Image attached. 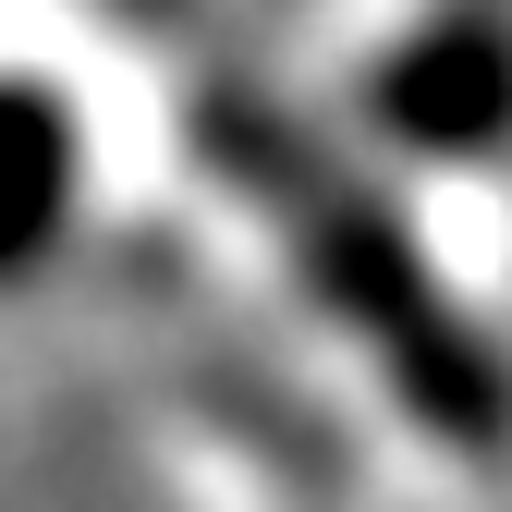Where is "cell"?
<instances>
[{"mask_svg": "<svg viewBox=\"0 0 512 512\" xmlns=\"http://www.w3.org/2000/svg\"><path fill=\"white\" fill-rule=\"evenodd\" d=\"M208 159L281 220L305 293L378 354V378L415 403V427H439L452 452H512V366H500V342L439 293L427 244L378 208L342 159H317L293 122L256 110V98H208Z\"/></svg>", "mask_w": 512, "mask_h": 512, "instance_id": "obj_1", "label": "cell"}, {"mask_svg": "<svg viewBox=\"0 0 512 512\" xmlns=\"http://www.w3.org/2000/svg\"><path fill=\"white\" fill-rule=\"evenodd\" d=\"M366 98L427 159H488V147H512V13H500V0H464V13L415 25L391 61H378Z\"/></svg>", "mask_w": 512, "mask_h": 512, "instance_id": "obj_2", "label": "cell"}, {"mask_svg": "<svg viewBox=\"0 0 512 512\" xmlns=\"http://www.w3.org/2000/svg\"><path fill=\"white\" fill-rule=\"evenodd\" d=\"M74 110H61L37 74H0V281H25L37 256L61 244V220H74Z\"/></svg>", "mask_w": 512, "mask_h": 512, "instance_id": "obj_3", "label": "cell"}]
</instances>
